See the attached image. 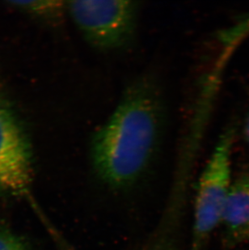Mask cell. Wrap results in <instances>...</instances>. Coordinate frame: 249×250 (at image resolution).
Returning a JSON list of instances; mask_svg holds the SVG:
<instances>
[{
    "instance_id": "1",
    "label": "cell",
    "mask_w": 249,
    "mask_h": 250,
    "mask_svg": "<svg viewBox=\"0 0 249 250\" xmlns=\"http://www.w3.org/2000/svg\"><path fill=\"white\" fill-rule=\"evenodd\" d=\"M161 121L162 107L155 85L146 79L132 84L92 137L91 158L100 179L116 189L134 185L155 155Z\"/></svg>"
},
{
    "instance_id": "2",
    "label": "cell",
    "mask_w": 249,
    "mask_h": 250,
    "mask_svg": "<svg viewBox=\"0 0 249 250\" xmlns=\"http://www.w3.org/2000/svg\"><path fill=\"white\" fill-rule=\"evenodd\" d=\"M235 130L228 127L220 135L204 167L196 193L190 250H203L222 215L231 181V155Z\"/></svg>"
},
{
    "instance_id": "3",
    "label": "cell",
    "mask_w": 249,
    "mask_h": 250,
    "mask_svg": "<svg viewBox=\"0 0 249 250\" xmlns=\"http://www.w3.org/2000/svg\"><path fill=\"white\" fill-rule=\"evenodd\" d=\"M138 2L125 0H78L66 2V11L90 45L114 50L134 38Z\"/></svg>"
},
{
    "instance_id": "4",
    "label": "cell",
    "mask_w": 249,
    "mask_h": 250,
    "mask_svg": "<svg viewBox=\"0 0 249 250\" xmlns=\"http://www.w3.org/2000/svg\"><path fill=\"white\" fill-rule=\"evenodd\" d=\"M33 181V151L28 133L0 92V197L32 203Z\"/></svg>"
},
{
    "instance_id": "5",
    "label": "cell",
    "mask_w": 249,
    "mask_h": 250,
    "mask_svg": "<svg viewBox=\"0 0 249 250\" xmlns=\"http://www.w3.org/2000/svg\"><path fill=\"white\" fill-rule=\"evenodd\" d=\"M220 224L228 250L249 241V172L232 182L224 204Z\"/></svg>"
},
{
    "instance_id": "6",
    "label": "cell",
    "mask_w": 249,
    "mask_h": 250,
    "mask_svg": "<svg viewBox=\"0 0 249 250\" xmlns=\"http://www.w3.org/2000/svg\"><path fill=\"white\" fill-rule=\"evenodd\" d=\"M12 6L34 17L50 21H59L66 11V2L62 1H19L10 2Z\"/></svg>"
},
{
    "instance_id": "7",
    "label": "cell",
    "mask_w": 249,
    "mask_h": 250,
    "mask_svg": "<svg viewBox=\"0 0 249 250\" xmlns=\"http://www.w3.org/2000/svg\"><path fill=\"white\" fill-rule=\"evenodd\" d=\"M0 250H34L23 236L9 227L0 224Z\"/></svg>"
},
{
    "instance_id": "8",
    "label": "cell",
    "mask_w": 249,
    "mask_h": 250,
    "mask_svg": "<svg viewBox=\"0 0 249 250\" xmlns=\"http://www.w3.org/2000/svg\"><path fill=\"white\" fill-rule=\"evenodd\" d=\"M244 134H245V139L249 146V111L248 113L247 117L245 119V127H244Z\"/></svg>"
}]
</instances>
